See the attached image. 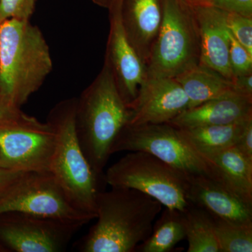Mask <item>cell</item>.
Returning a JSON list of instances; mask_svg holds the SVG:
<instances>
[{"label":"cell","mask_w":252,"mask_h":252,"mask_svg":"<svg viewBox=\"0 0 252 252\" xmlns=\"http://www.w3.org/2000/svg\"><path fill=\"white\" fill-rule=\"evenodd\" d=\"M186 239L184 212L165 208L154 223L150 235L136 248L138 252H170Z\"/></svg>","instance_id":"obj_20"},{"label":"cell","mask_w":252,"mask_h":252,"mask_svg":"<svg viewBox=\"0 0 252 252\" xmlns=\"http://www.w3.org/2000/svg\"><path fill=\"white\" fill-rule=\"evenodd\" d=\"M231 81L235 93L252 99V73L234 76Z\"/></svg>","instance_id":"obj_28"},{"label":"cell","mask_w":252,"mask_h":252,"mask_svg":"<svg viewBox=\"0 0 252 252\" xmlns=\"http://www.w3.org/2000/svg\"><path fill=\"white\" fill-rule=\"evenodd\" d=\"M21 173L22 172L13 171L0 167V193L4 191Z\"/></svg>","instance_id":"obj_30"},{"label":"cell","mask_w":252,"mask_h":252,"mask_svg":"<svg viewBox=\"0 0 252 252\" xmlns=\"http://www.w3.org/2000/svg\"><path fill=\"white\" fill-rule=\"evenodd\" d=\"M27 115L19 107L10 105L0 99V124L14 122L23 119Z\"/></svg>","instance_id":"obj_29"},{"label":"cell","mask_w":252,"mask_h":252,"mask_svg":"<svg viewBox=\"0 0 252 252\" xmlns=\"http://www.w3.org/2000/svg\"><path fill=\"white\" fill-rule=\"evenodd\" d=\"M121 17L127 40L147 67L161 26V0H122Z\"/></svg>","instance_id":"obj_14"},{"label":"cell","mask_w":252,"mask_h":252,"mask_svg":"<svg viewBox=\"0 0 252 252\" xmlns=\"http://www.w3.org/2000/svg\"><path fill=\"white\" fill-rule=\"evenodd\" d=\"M175 79L188 97V109L235 92L231 80L203 64L187 69Z\"/></svg>","instance_id":"obj_18"},{"label":"cell","mask_w":252,"mask_h":252,"mask_svg":"<svg viewBox=\"0 0 252 252\" xmlns=\"http://www.w3.org/2000/svg\"><path fill=\"white\" fill-rule=\"evenodd\" d=\"M53 70L44 34L28 20L0 24V99L21 108Z\"/></svg>","instance_id":"obj_2"},{"label":"cell","mask_w":252,"mask_h":252,"mask_svg":"<svg viewBox=\"0 0 252 252\" xmlns=\"http://www.w3.org/2000/svg\"><path fill=\"white\" fill-rule=\"evenodd\" d=\"M252 117V99L235 92L186 109L168 124L178 128L228 125Z\"/></svg>","instance_id":"obj_16"},{"label":"cell","mask_w":252,"mask_h":252,"mask_svg":"<svg viewBox=\"0 0 252 252\" xmlns=\"http://www.w3.org/2000/svg\"><path fill=\"white\" fill-rule=\"evenodd\" d=\"M189 107V99L175 78L147 77L131 104L127 124H165Z\"/></svg>","instance_id":"obj_12"},{"label":"cell","mask_w":252,"mask_h":252,"mask_svg":"<svg viewBox=\"0 0 252 252\" xmlns=\"http://www.w3.org/2000/svg\"><path fill=\"white\" fill-rule=\"evenodd\" d=\"M188 252H220L212 215L203 208L190 204L184 212Z\"/></svg>","instance_id":"obj_21"},{"label":"cell","mask_w":252,"mask_h":252,"mask_svg":"<svg viewBox=\"0 0 252 252\" xmlns=\"http://www.w3.org/2000/svg\"><path fill=\"white\" fill-rule=\"evenodd\" d=\"M36 0H0V24L8 19L28 20L34 14Z\"/></svg>","instance_id":"obj_24"},{"label":"cell","mask_w":252,"mask_h":252,"mask_svg":"<svg viewBox=\"0 0 252 252\" xmlns=\"http://www.w3.org/2000/svg\"><path fill=\"white\" fill-rule=\"evenodd\" d=\"M233 147L249 161L252 162V120L247 124Z\"/></svg>","instance_id":"obj_27"},{"label":"cell","mask_w":252,"mask_h":252,"mask_svg":"<svg viewBox=\"0 0 252 252\" xmlns=\"http://www.w3.org/2000/svg\"><path fill=\"white\" fill-rule=\"evenodd\" d=\"M157 200L132 189L101 191L95 203L97 222L78 240L81 252H134L152 233L162 210Z\"/></svg>","instance_id":"obj_1"},{"label":"cell","mask_w":252,"mask_h":252,"mask_svg":"<svg viewBox=\"0 0 252 252\" xmlns=\"http://www.w3.org/2000/svg\"><path fill=\"white\" fill-rule=\"evenodd\" d=\"M17 212L84 225L94 217L78 210L51 172H23L0 193V214Z\"/></svg>","instance_id":"obj_8"},{"label":"cell","mask_w":252,"mask_h":252,"mask_svg":"<svg viewBox=\"0 0 252 252\" xmlns=\"http://www.w3.org/2000/svg\"><path fill=\"white\" fill-rule=\"evenodd\" d=\"M104 179L111 187L139 190L165 208L184 212L190 205L186 196L188 177L146 152H129L107 169Z\"/></svg>","instance_id":"obj_6"},{"label":"cell","mask_w":252,"mask_h":252,"mask_svg":"<svg viewBox=\"0 0 252 252\" xmlns=\"http://www.w3.org/2000/svg\"><path fill=\"white\" fill-rule=\"evenodd\" d=\"M77 97L61 101L51 109L46 122L55 133L49 172L78 210L95 219L97 195L107 185L104 175L95 173L78 141L75 130Z\"/></svg>","instance_id":"obj_4"},{"label":"cell","mask_w":252,"mask_h":252,"mask_svg":"<svg viewBox=\"0 0 252 252\" xmlns=\"http://www.w3.org/2000/svg\"><path fill=\"white\" fill-rule=\"evenodd\" d=\"M0 243L14 252H64L83 225L11 212L0 214Z\"/></svg>","instance_id":"obj_10"},{"label":"cell","mask_w":252,"mask_h":252,"mask_svg":"<svg viewBox=\"0 0 252 252\" xmlns=\"http://www.w3.org/2000/svg\"><path fill=\"white\" fill-rule=\"evenodd\" d=\"M229 39L230 63L233 77L252 73V55L233 37L230 32Z\"/></svg>","instance_id":"obj_25"},{"label":"cell","mask_w":252,"mask_h":252,"mask_svg":"<svg viewBox=\"0 0 252 252\" xmlns=\"http://www.w3.org/2000/svg\"><path fill=\"white\" fill-rule=\"evenodd\" d=\"M91 1L97 6L108 10L115 6L116 5L122 3V0H91Z\"/></svg>","instance_id":"obj_32"},{"label":"cell","mask_w":252,"mask_h":252,"mask_svg":"<svg viewBox=\"0 0 252 252\" xmlns=\"http://www.w3.org/2000/svg\"><path fill=\"white\" fill-rule=\"evenodd\" d=\"M55 133L49 123L31 116L0 124V167L16 172L49 171Z\"/></svg>","instance_id":"obj_9"},{"label":"cell","mask_w":252,"mask_h":252,"mask_svg":"<svg viewBox=\"0 0 252 252\" xmlns=\"http://www.w3.org/2000/svg\"><path fill=\"white\" fill-rule=\"evenodd\" d=\"M122 152H142L168 164L187 176L203 175L214 180L208 161L181 135L178 127L168 124H126L116 137L111 155Z\"/></svg>","instance_id":"obj_7"},{"label":"cell","mask_w":252,"mask_h":252,"mask_svg":"<svg viewBox=\"0 0 252 252\" xmlns=\"http://www.w3.org/2000/svg\"><path fill=\"white\" fill-rule=\"evenodd\" d=\"M200 39V63L220 73L229 80L233 78L229 58V31L224 11L214 6L193 9Z\"/></svg>","instance_id":"obj_15"},{"label":"cell","mask_w":252,"mask_h":252,"mask_svg":"<svg viewBox=\"0 0 252 252\" xmlns=\"http://www.w3.org/2000/svg\"><path fill=\"white\" fill-rule=\"evenodd\" d=\"M212 217L220 252H252V225L238 224Z\"/></svg>","instance_id":"obj_22"},{"label":"cell","mask_w":252,"mask_h":252,"mask_svg":"<svg viewBox=\"0 0 252 252\" xmlns=\"http://www.w3.org/2000/svg\"><path fill=\"white\" fill-rule=\"evenodd\" d=\"M252 117L228 125L179 128L181 135L203 157L233 147Z\"/></svg>","instance_id":"obj_19"},{"label":"cell","mask_w":252,"mask_h":252,"mask_svg":"<svg viewBox=\"0 0 252 252\" xmlns=\"http://www.w3.org/2000/svg\"><path fill=\"white\" fill-rule=\"evenodd\" d=\"M121 7L122 4L108 10L109 32L104 62L110 68L119 94L129 108L147 79V72L145 64L126 37Z\"/></svg>","instance_id":"obj_11"},{"label":"cell","mask_w":252,"mask_h":252,"mask_svg":"<svg viewBox=\"0 0 252 252\" xmlns=\"http://www.w3.org/2000/svg\"><path fill=\"white\" fill-rule=\"evenodd\" d=\"M130 109L104 61L100 72L77 97L75 130L81 150L94 171L104 175L116 137L128 123Z\"/></svg>","instance_id":"obj_3"},{"label":"cell","mask_w":252,"mask_h":252,"mask_svg":"<svg viewBox=\"0 0 252 252\" xmlns=\"http://www.w3.org/2000/svg\"><path fill=\"white\" fill-rule=\"evenodd\" d=\"M224 16L225 26L232 35L252 55V18L227 11Z\"/></svg>","instance_id":"obj_23"},{"label":"cell","mask_w":252,"mask_h":252,"mask_svg":"<svg viewBox=\"0 0 252 252\" xmlns=\"http://www.w3.org/2000/svg\"><path fill=\"white\" fill-rule=\"evenodd\" d=\"M212 5L227 12L252 18V0H210Z\"/></svg>","instance_id":"obj_26"},{"label":"cell","mask_w":252,"mask_h":252,"mask_svg":"<svg viewBox=\"0 0 252 252\" xmlns=\"http://www.w3.org/2000/svg\"><path fill=\"white\" fill-rule=\"evenodd\" d=\"M162 19L147 65V77L175 78L200 63V39L194 10L161 0Z\"/></svg>","instance_id":"obj_5"},{"label":"cell","mask_w":252,"mask_h":252,"mask_svg":"<svg viewBox=\"0 0 252 252\" xmlns=\"http://www.w3.org/2000/svg\"><path fill=\"white\" fill-rule=\"evenodd\" d=\"M177 1L192 9L203 7V6H213L210 0H177Z\"/></svg>","instance_id":"obj_31"},{"label":"cell","mask_w":252,"mask_h":252,"mask_svg":"<svg viewBox=\"0 0 252 252\" xmlns=\"http://www.w3.org/2000/svg\"><path fill=\"white\" fill-rule=\"evenodd\" d=\"M211 165L214 180L244 203L252 206V162L234 147L204 157Z\"/></svg>","instance_id":"obj_17"},{"label":"cell","mask_w":252,"mask_h":252,"mask_svg":"<svg viewBox=\"0 0 252 252\" xmlns=\"http://www.w3.org/2000/svg\"><path fill=\"white\" fill-rule=\"evenodd\" d=\"M186 196L189 203L204 209L212 216L238 224L252 225V206L211 177L190 176Z\"/></svg>","instance_id":"obj_13"}]
</instances>
